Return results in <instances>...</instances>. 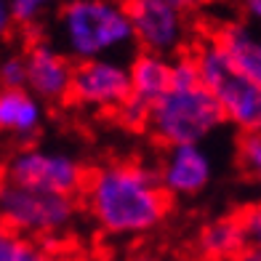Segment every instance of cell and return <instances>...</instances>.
I'll use <instances>...</instances> for the list:
<instances>
[{
  "mask_svg": "<svg viewBox=\"0 0 261 261\" xmlns=\"http://www.w3.org/2000/svg\"><path fill=\"white\" fill-rule=\"evenodd\" d=\"M197 86H203V80H200V69H197L195 56H176L171 62V88L189 91Z\"/></svg>",
  "mask_w": 261,
  "mask_h": 261,
  "instance_id": "19",
  "label": "cell"
},
{
  "mask_svg": "<svg viewBox=\"0 0 261 261\" xmlns=\"http://www.w3.org/2000/svg\"><path fill=\"white\" fill-rule=\"evenodd\" d=\"M243 248H248V240L240 216H224L211 221L197 237V251L208 261H232Z\"/></svg>",
  "mask_w": 261,
  "mask_h": 261,
  "instance_id": "14",
  "label": "cell"
},
{
  "mask_svg": "<svg viewBox=\"0 0 261 261\" xmlns=\"http://www.w3.org/2000/svg\"><path fill=\"white\" fill-rule=\"evenodd\" d=\"M54 38L75 62L117 59L136 40L125 0H67L56 14Z\"/></svg>",
  "mask_w": 261,
  "mask_h": 261,
  "instance_id": "2",
  "label": "cell"
},
{
  "mask_svg": "<svg viewBox=\"0 0 261 261\" xmlns=\"http://www.w3.org/2000/svg\"><path fill=\"white\" fill-rule=\"evenodd\" d=\"M75 200L19 187L0 176V224L35 240H51L75 221Z\"/></svg>",
  "mask_w": 261,
  "mask_h": 261,
  "instance_id": "5",
  "label": "cell"
},
{
  "mask_svg": "<svg viewBox=\"0 0 261 261\" xmlns=\"http://www.w3.org/2000/svg\"><path fill=\"white\" fill-rule=\"evenodd\" d=\"M232 261H261V251H256V248L248 245V248H243V251L237 253Z\"/></svg>",
  "mask_w": 261,
  "mask_h": 261,
  "instance_id": "23",
  "label": "cell"
},
{
  "mask_svg": "<svg viewBox=\"0 0 261 261\" xmlns=\"http://www.w3.org/2000/svg\"><path fill=\"white\" fill-rule=\"evenodd\" d=\"M130 261H171V258H165L160 253H139V256H134Z\"/></svg>",
  "mask_w": 261,
  "mask_h": 261,
  "instance_id": "25",
  "label": "cell"
},
{
  "mask_svg": "<svg viewBox=\"0 0 261 261\" xmlns=\"http://www.w3.org/2000/svg\"><path fill=\"white\" fill-rule=\"evenodd\" d=\"M149 3H163V6H173V8H179L184 11V14H189L195 6V0H149Z\"/></svg>",
  "mask_w": 261,
  "mask_h": 261,
  "instance_id": "22",
  "label": "cell"
},
{
  "mask_svg": "<svg viewBox=\"0 0 261 261\" xmlns=\"http://www.w3.org/2000/svg\"><path fill=\"white\" fill-rule=\"evenodd\" d=\"M216 40L229 54L232 64L248 80H253L256 86H261V35H256L248 24L232 21V24H224L216 32Z\"/></svg>",
  "mask_w": 261,
  "mask_h": 261,
  "instance_id": "13",
  "label": "cell"
},
{
  "mask_svg": "<svg viewBox=\"0 0 261 261\" xmlns=\"http://www.w3.org/2000/svg\"><path fill=\"white\" fill-rule=\"evenodd\" d=\"M245 8H248V14H251L253 19L261 21V0H251V3H245Z\"/></svg>",
  "mask_w": 261,
  "mask_h": 261,
  "instance_id": "24",
  "label": "cell"
},
{
  "mask_svg": "<svg viewBox=\"0 0 261 261\" xmlns=\"http://www.w3.org/2000/svg\"><path fill=\"white\" fill-rule=\"evenodd\" d=\"M245 3H251V0H245Z\"/></svg>",
  "mask_w": 261,
  "mask_h": 261,
  "instance_id": "26",
  "label": "cell"
},
{
  "mask_svg": "<svg viewBox=\"0 0 261 261\" xmlns=\"http://www.w3.org/2000/svg\"><path fill=\"white\" fill-rule=\"evenodd\" d=\"M227 117L221 112V104L205 86L189 91L171 88L149 110L147 130L158 141H163L165 147H181V144H200Z\"/></svg>",
  "mask_w": 261,
  "mask_h": 261,
  "instance_id": "4",
  "label": "cell"
},
{
  "mask_svg": "<svg viewBox=\"0 0 261 261\" xmlns=\"http://www.w3.org/2000/svg\"><path fill=\"white\" fill-rule=\"evenodd\" d=\"M136 40L147 54L173 56L187 40V14L173 6L149 0H125Z\"/></svg>",
  "mask_w": 261,
  "mask_h": 261,
  "instance_id": "8",
  "label": "cell"
},
{
  "mask_svg": "<svg viewBox=\"0 0 261 261\" xmlns=\"http://www.w3.org/2000/svg\"><path fill=\"white\" fill-rule=\"evenodd\" d=\"M237 158H240V168L248 179L261 181V134H243Z\"/></svg>",
  "mask_w": 261,
  "mask_h": 261,
  "instance_id": "16",
  "label": "cell"
},
{
  "mask_svg": "<svg viewBox=\"0 0 261 261\" xmlns=\"http://www.w3.org/2000/svg\"><path fill=\"white\" fill-rule=\"evenodd\" d=\"M83 195L93 221L107 234L152 232L165 219L171 200L160 176L136 163H112L93 171Z\"/></svg>",
  "mask_w": 261,
  "mask_h": 261,
  "instance_id": "1",
  "label": "cell"
},
{
  "mask_svg": "<svg viewBox=\"0 0 261 261\" xmlns=\"http://www.w3.org/2000/svg\"><path fill=\"white\" fill-rule=\"evenodd\" d=\"M11 24H16L14 21V6H11V0H0V38H6Z\"/></svg>",
  "mask_w": 261,
  "mask_h": 261,
  "instance_id": "21",
  "label": "cell"
},
{
  "mask_svg": "<svg viewBox=\"0 0 261 261\" xmlns=\"http://www.w3.org/2000/svg\"><path fill=\"white\" fill-rule=\"evenodd\" d=\"M69 99L80 107L120 112V107L130 99V67L120 59H93L75 64Z\"/></svg>",
  "mask_w": 261,
  "mask_h": 261,
  "instance_id": "7",
  "label": "cell"
},
{
  "mask_svg": "<svg viewBox=\"0 0 261 261\" xmlns=\"http://www.w3.org/2000/svg\"><path fill=\"white\" fill-rule=\"evenodd\" d=\"M43 125V104L27 88H0V134L27 141Z\"/></svg>",
  "mask_w": 261,
  "mask_h": 261,
  "instance_id": "12",
  "label": "cell"
},
{
  "mask_svg": "<svg viewBox=\"0 0 261 261\" xmlns=\"http://www.w3.org/2000/svg\"><path fill=\"white\" fill-rule=\"evenodd\" d=\"M0 176L19 187L64 195V197H72L75 192L86 189L88 181L83 165L72 155L54 152V149H38V147H21L19 152H14L3 163Z\"/></svg>",
  "mask_w": 261,
  "mask_h": 261,
  "instance_id": "6",
  "label": "cell"
},
{
  "mask_svg": "<svg viewBox=\"0 0 261 261\" xmlns=\"http://www.w3.org/2000/svg\"><path fill=\"white\" fill-rule=\"evenodd\" d=\"M11 6H14V21L19 27H32L38 24V21L48 14L51 8H62L64 3L62 0H11Z\"/></svg>",
  "mask_w": 261,
  "mask_h": 261,
  "instance_id": "17",
  "label": "cell"
},
{
  "mask_svg": "<svg viewBox=\"0 0 261 261\" xmlns=\"http://www.w3.org/2000/svg\"><path fill=\"white\" fill-rule=\"evenodd\" d=\"M240 221H243L248 245L256 248V251H261V203L245 208V211L240 213Z\"/></svg>",
  "mask_w": 261,
  "mask_h": 261,
  "instance_id": "20",
  "label": "cell"
},
{
  "mask_svg": "<svg viewBox=\"0 0 261 261\" xmlns=\"http://www.w3.org/2000/svg\"><path fill=\"white\" fill-rule=\"evenodd\" d=\"M0 261H54V253L40 240L0 224Z\"/></svg>",
  "mask_w": 261,
  "mask_h": 261,
  "instance_id": "15",
  "label": "cell"
},
{
  "mask_svg": "<svg viewBox=\"0 0 261 261\" xmlns=\"http://www.w3.org/2000/svg\"><path fill=\"white\" fill-rule=\"evenodd\" d=\"M75 64L51 43H35L27 51V91L40 101H64L72 93Z\"/></svg>",
  "mask_w": 261,
  "mask_h": 261,
  "instance_id": "10",
  "label": "cell"
},
{
  "mask_svg": "<svg viewBox=\"0 0 261 261\" xmlns=\"http://www.w3.org/2000/svg\"><path fill=\"white\" fill-rule=\"evenodd\" d=\"M0 88H27V54H8L0 59Z\"/></svg>",
  "mask_w": 261,
  "mask_h": 261,
  "instance_id": "18",
  "label": "cell"
},
{
  "mask_svg": "<svg viewBox=\"0 0 261 261\" xmlns=\"http://www.w3.org/2000/svg\"><path fill=\"white\" fill-rule=\"evenodd\" d=\"M130 99L120 107V120L128 128H147L149 110L171 91V62L165 56L141 51L130 59Z\"/></svg>",
  "mask_w": 261,
  "mask_h": 261,
  "instance_id": "9",
  "label": "cell"
},
{
  "mask_svg": "<svg viewBox=\"0 0 261 261\" xmlns=\"http://www.w3.org/2000/svg\"><path fill=\"white\" fill-rule=\"evenodd\" d=\"M192 56L200 69V80L221 104L224 117L243 128V134H261V86L248 80L232 64L229 54L216 38L203 40Z\"/></svg>",
  "mask_w": 261,
  "mask_h": 261,
  "instance_id": "3",
  "label": "cell"
},
{
  "mask_svg": "<svg viewBox=\"0 0 261 261\" xmlns=\"http://www.w3.org/2000/svg\"><path fill=\"white\" fill-rule=\"evenodd\" d=\"M160 184L173 197H192L211 181V160L200 144L168 147L160 168Z\"/></svg>",
  "mask_w": 261,
  "mask_h": 261,
  "instance_id": "11",
  "label": "cell"
}]
</instances>
